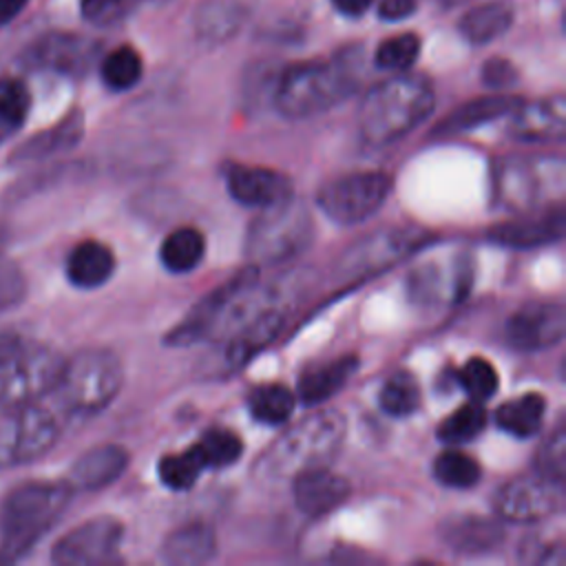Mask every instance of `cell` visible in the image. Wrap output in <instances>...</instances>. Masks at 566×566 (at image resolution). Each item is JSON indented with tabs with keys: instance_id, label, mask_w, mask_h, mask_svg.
Listing matches in <instances>:
<instances>
[{
	"instance_id": "6da1fadb",
	"label": "cell",
	"mask_w": 566,
	"mask_h": 566,
	"mask_svg": "<svg viewBox=\"0 0 566 566\" xmlns=\"http://www.w3.org/2000/svg\"><path fill=\"white\" fill-rule=\"evenodd\" d=\"M358 66V51H343L332 60H312L287 66L272 93L276 111L285 117L301 119L332 108L354 91Z\"/></svg>"
},
{
	"instance_id": "7a4b0ae2",
	"label": "cell",
	"mask_w": 566,
	"mask_h": 566,
	"mask_svg": "<svg viewBox=\"0 0 566 566\" xmlns=\"http://www.w3.org/2000/svg\"><path fill=\"white\" fill-rule=\"evenodd\" d=\"M347 433V420L336 409H316L285 429L259 458L256 475L261 480H292L294 475L327 467L340 451Z\"/></svg>"
},
{
	"instance_id": "3957f363",
	"label": "cell",
	"mask_w": 566,
	"mask_h": 566,
	"mask_svg": "<svg viewBox=\"0 0 566 566\" xmlns=\"http://www.w3.org/2000/svg\"><path fill=\"white\" fill-rule=\"evenodd\" d=\"M433 104L436 95L424 77L398 73L363 97L358 130L374 146L398 142L431 115Z\"/></svg>"
},
{
	"instance_id": "277c9868",
	"label": "cell",
	"mask_w": 566,
	"mask_h": 566,
	"mask_svg": "<svg viewBox=\"0 0 566 566\" xmlns=\"http://www.w3.org/2000/svg\"><path fill=\"white\" fill-rule=\"evenodd\" d=\"M71 493L66 482H27L9 491L0 506L4 559L27 553L60 517Z\"/></svg>"
},
{
	"instance_id": "5b68a950",
	"label": "cell",
	"mask_w": 566,
	"mask_h": 566,
	"mask_svg": "<svg viewBox=\"0 0 566 566\" xmlns=\"http://www.w3.org/2000/svg\"><path fill=\"white\" fill-rule=\"evenodd\" d=\"M64 358L44 343L0 334V405L35 402L53 391Z\"/></svg>"
},
{
	"instance_id": "8992f818",
	"label": "cell",
	"mask_w": 566,
	"mask_h": 566,
	"mask_svg": "<svg viewBox=\"0 0 566 566\" xmlns=\"http://www.w3.org/2000/svg\"><path fill=\"white\" fill-rule=\"evenodd\" d=\"M314 239V219L294 197L261 208L245 232L250 265H276L298 256Z\"/></svg>"
},
{
	"instance_id": "52a82bcc",
	"label": "cell",
	"mask_w": 566,
	"mask_h": 566,
	"mask_svg": "<svg viewBox=\"0 0 566 566\" xmlns=\"http://www.w3.org/2000/svg\"><path fill=\"white\" fill-rule=\"evenodd\" d=\"M122 382L124 369L113 352L84 349L64 360L53 391L73 413L93 416L115 400Z\"/></svg>"
},
{
	"instance_id": "ba28073f",
	"label": "cell",
	"mask_w": 566,
	"mask_h": 566,
	"mask_svg": "<svg viewBox=\"0 0 566 566\" xmlns=\"http://www.w3.org/2000/svg\"><path fill=\"white\" fill-rule=\"evenodd\" d=\"M495 199L500 206L526 212L539 203H559L564 164L559 157H511L497 166Z\"/></svg>"
},
{
	"instance_id": "9c48e42d",
	"label": "cell",
	"mask_w": 566,
	"mask_h": 566,
	"mask_svg": "<svg viewBox=\"0 0 566 566\" xmlns=\"http://www.w3.org/2000/svg\"><path fill=\"white\" fill-rule=\"evenodd\" d=\"M391 177L380 170H360L327 181L316 203L323 214L336 223L354 226L367 221L385 206L391 195Z\"/></svg>"
},
{
	"instance_id": "30bf717a",
	"label": "cell",
	"mask_w": 566,
	"mask_h": 566,
	"mask_svg": "<svg viewBox=\"0 0 566 566\" xmlns=\"http://www.w3.org/2000/svg\"><path fill=\"white\" fill-rule=\"evenodd\" d=\"M60 433L55 416L35 402L7 407L0 418V469L29 464L51 451Z\"/></svg>"
},
{
	"instance_id": "8fae6325",
	"label": "cell",
	"mask_w": 566,
	"mask_h": 566,
	"mask_svg": "<svg viewBox=\"0 0 566 566\" xmlns=\"http://www.w3.org/2000/svg\"><path fill=\"white\" fill-rule=\"evenodd\" d=\"M424 241L427 234L411 228H385L367 234L340 254L334 268L336 279L343 283H358L363 279L376 276L405 261Z\"/></svg>"
},
{
	"instance_id": "7c38bea8",
	"label": "cell",
	"mask_w": 566,
	"mask_h": 566,
	"mask_svg": "<svg viewBox=\"0 0 566 566\" xmlns=\"http://www.w3.org/2000/svg\"><path fill=\"white\" fill-rule=\"evenodd\" d=\"M564 504V482L551 480L542 473L513 478L504 482L495 497L493 509L500 520L513 524H533L548 520Z\"/></svg>"
},
{
	"instance_id": "4fadbf2b",
	"label": "cell",
	"mask_w": 566,
	"mask_h": 566,
	"mask_svg": "<svg viewBox=\"0 0 566 566\" xmlns=\"http://www.w3.org/2000/svg\"><path fill=\"white\" fill-rule=\"evenodd\" d=\"M124 528L115 517L102 515L82 522L62 535L51 551V559L60 566H93L115 557Z\"/></svg>"
},
{
	"instance_id": "5bb4252c",
	"label": "cell",
	"mask_w": 566,
	"mask_h": 566,
	"mask_svg": "<svg viewBox=\"0 0 566 566\" xmlns=\"http://www.w3.org/2000/svg\"><path fill=\"white\" fill-rule=\"evenodd\" d=\"M566 332V312L562 303L535 301L515 310L506 325L504 336L517 352H542L557 345Z\"/></svg>"
},
{
	"instance_id": "9a60e30c",
	"label": "cell",
	"mask_w": 566,
	"mask_h": 566,
	"mask_svg": "<svg viewBox=\"0 0 566 566\" xmlns=\"http://www.w3.org/2000/svg\"><path fill=\"white\" fill-rule=\"evenodd\" d=\"M226 186L234 201L259 210L292 197L290 177L265 166L232 164L226 170Z\"/></svg>"
},
{
	"instance_id": "2e32d148",
	"label": "cell",
	"mask_w": 566,
	"mask_h": 566,
	"mask_svg": "<svg viewBox=\"0 0 566 566\" xmlns=\"http://www.w3.org/2000/svg\"><path fill=\"white\" fill-rule=\"evenodd\" d=\"M564 228H566L564 208L562 203H555L537 214H524L520 219H511L493 226L489 230V239L506 248L526 250V248H537V245L559 241L564 234Z\"/></svg>"
},
{
	"instance_id": "e0dca14e",
	"label": "cell",
	"mask_w": 566,
	"mask_h": 566,
	"mask_svg": "<svg viewBox=\"0 0 566 566\" xmlns=\"http://www.w3.org/2000/svg\"><path fill=\"white\" fill-rule=\"evenodd\" d=\"M349 482L327 467L307 469L292 478L294 504L310 517H323L349 497Z\"/></svg>"
},
{
	"instance_id": "ac0fdd59",
	"label": "cell",
	"mask_w": 566,
	"mask_h": 566,
	"mask_svg": "<svg viewBox=\"0 0 566 566\" xmlns=\"http://www.w3.org/2000/svg\"><path fill=\"white\" fill-rule=\"evenodd\" d=\"M511 135L522 142H562L566 135V104L562 95L520 104L511 113Z\"/></svg>"
},
{
	"instance_id": "d6986e66",
	"label": "cell",
	"mask_w": 566,
	"mask_h": 566,
	"mask_svg": "<svg viewBox=\"0 0 566 566\" xmlns=\"http://www.w3.org/2000/svg\"><path fill=\"white\" fill-rule=\"evenodd\" d=\"M128 467V453L119 444H97L84 451L66 475V486L75 491H99L113 484Z\"/></svg>"
},
{
	"instance_id": "ffe728a7",
	"label": "cell",
	"mask_w": 566,
	"mask_h": 566,
	"mask_svg": "<svg viewBox=\"0 0 566 566\" xmlns=\"http://www.w3.org/2000/svg\"><path fill=\"white\" fill-rule=\"evenodd\" d=\"M93 55V42L71 33H51L42 38L38 44H33V49L29 51V62L40 69L77 75L88 69Z\"/></svg>"
},
{
	"instance_id": "44dd1931",
	"label": "cell",
	"mask_w": 566,
	"mask_h": 566,
	"mask_svg": "<svg viewBox=\"0 0 566 566\" xmlns=\"http://www.w3.org/2000/svg\"><path fill=\"white\" fill-rule=\"evenodd\" d=\"M356 369H358V358L354 354H345L334 360L310 367L307 371L301 374L296 382V391H294L296 400L307 407L323 405L349 382Z\"/></svg>"
},
{
	"instance_id": "7402d4cb",
	"label": "cell",
	"mask_w": 566,
	"mask_h": 566,
	"mask_svg": "<svg viewBox=\"0 0 566 566\" xmlns=\"http://www.w3.org/2000/svg\"><path fill=\"white\" fill-rule=\"evenodd\" d=\"M440 537L453 553L478 555L497 548L504 539V531L491 517L455 515L442 522Z\"/></svg>"
},
{
	"instance_id": "603a6c76",
	"label": "cell",
	"mask_w": 566,
	"mask_h": 566,
	"mask_svg": "<svg viewBox=\"0 0 566 566\" xmlns=\"http://www.w3.org/2000/svg\"><path fill=\"white\" fill-rule=\"evenodd\" d=\"M217 535L203 522H190L175 528L161 544V557L175 566H199L214 557Z\"/></svg>"
},
{
	"instance_id": "cb8c5ba5",
	"label": "cell",
	"mask_w": 566,
	"mask_h": 566,
	"mask_svg": "<svg viewBox=\"0 0 566 566\" xmlns=\"http://www.w3.org/2000/svg\"><path fill=\"white\" fill-rule=\"evenodd\" d=\"M115 272V254L102 241L77 243L66 259V276L75 287L93 290L104 285Z\"/></svg>"
},
{
	"instance_id": "d4e9b609",
	"label": "cell",
	"mask_w": 566,
	"mask_h": 566,
	"mask_svg": "<svg viewBox=\"0 0 566 566\" xmlns=\"http://www.w3.org/2000/svg\"><path fill=\"white\" fill-rule=\"evenodd\" d=\"M520 104H522V99L515 95H486V97L471 99V102L458 106L455 111H451L444 117V122L438 126L436 133L451 135V133H462V130L482 126L486 122L511 115Z\"/></svg>"
},
{
	"instance_id": "484cf974",
	"label": "cell",
	"mask_w": 566,
	"mask_h": 566,
	"mask_svg": "<svg viewBox=\"0 0 566 566\" xmlns=\"http://www.w3.org/2000/svg\"><path fill=\"white\" fill-rule=\"evenodd\" d=\"M546 411V398L542 394L528 391L500 405L495 411V422L502 431L515 438H531L542 427Z\"/></svg>"
},
{
	"instance_id": "4316f807",
	"label": "cell",
	"mask_w": 566,
	"mask_h": 566,
	"mask_svg": "<svg viewBox=\"0 0 566 566\" xmlns=\"http://www.w3.org/2000/svg\"><path fill=\"white\" fill-rule=\"evenodd\" d=\"M245 18L241 0H206L195 18L199 38L206 42H223L232 38Z\"/></svg>"
},
{
	"instance_id": "83f0119b",
	"label": "cell",
	"mask_w": 566,
	"mask_h": 566,
	"mask_svg": "<svg viewBox=\"0 0 566 566\" xmlns=\"http://www.w3.org/2000/svg\"><path fill=\"white\" fill-rule=\"evenodd\" d=\"M206 254V237L190 226L172 230L159 248V259L166 270L175 274H186L195 270Z\"/></svg>"
},
{
	"instance_id": "f1b7e54d",
	"label": "cell",
	"mask_w": 566,
	"mask_h": 566,
	"mask_svg": "<svg viewBox=\"0 0 566 566\" xmlns=\"http://www.w3.org/2000/svg\"><path fill=\"white\" fill-rule=\"evenodd\" d=\"M513 22V13L504 4H482L471 11H467L460 22L458 31L460 35L471 44H486L502 33L509 31Z\"/></svg>"
},
{
	"instance_id": "f546056e",
	"label": "cell",
	"mask_w": 566,
	"mask_h": 566,
	"mask_svg": "<svg viewBox=\"0 0 566 566\" xmlns=\"http://www.w3.org/2000/svg\"><path fill=\"white\" fill-rule=\"evenodd\" d=\"M296 394L279 382H268L259 385L250 398H248V409L254 420L263 424H285L290 416L294 413L296 407Z\"/></svg>"
},
{
	"instance_id": "4dcf8cb0",
	"label": "cell",
	"mask_w": 566,
	"mask_h": 566,
	"mask_svg": "<svg viewBox=\"0 0 566 566\" xmlns=\"http://www.w3.org/2000/svg\"><path fill=\"white\" fill-rule=\"evenodd\" d=\"M422 400L420 382L409 371H396L389 376L378 394V405L387 416L394 418H407L418 411Z\"/></svg>"
},
{
	"instance_id": "1f68e13d",
	"label": "cell",
	"mask_w": 566,
	"mask_h": 566,
	"mask_svg": "<svg viewBox=\"0 0 566 566\" xmlns=\"http://www.w3.org/2000/svg\"><path fill=\"white\" fill-rule=\"evenodd\" d=\"M192 449L197 451L206 469H223L234 464L241 458L243 442L234 431L214 427L201 433V438L192 444Z\"/></svg>"
},
{
	"instance_id": "d6a6232c",
	"label": "cell",
	"mask_w": 566,
	"mask_h": 566,
	"mask_svg": "<svg viewBox=\"0 0 566 566\" xmlns=\"http://www.w3.org/2000/svg\"><path fill=\"white\" fill-rule=\"evenodd\" d=\"M486 427V411L484 407L473 400L462 407H458L453 413H449L438 424V438L447 444H464L480 436Z\"/></svg>"
},
{
	"instance_id": "836d02e7",
	"label": "cell",
	"mask_w": 566,
	"mask_h": 566,
	"mask_svg": "<svg viewBox=\"0 0 566 566\" xmlns=\"http://www.w3.org/2000/svg\"><path fill=\"white\" fill-rule=\"evenodd\" d=\"M29 91L20 80H0V142L9 139L20 130L29 115Z\"/></svg>"
},
{
	"instance_id": "e575fe53",
	"label": "cell",
	"mask_w": 566,
	"mask_h": 566,
	"mask_svg": "<svg viewBox=\"0 0 566 566\" xmlns=\"http://www.w3.org/2000/svg\"><path fill=\"white\" fill-rule=\"evenodd\" d=\"M433 475L440 484H444L449 489H469L480 482L482 469L471 455H467L458 449H449L436 458Z\"/></svg>"
},
{
	"instance_id": "d590c367",
	"label": "cell",
	"mask_w": 566,
	"mask_h": 566,
	"mask_svg": "<svg viewBox=\"0 0 566 566\" xmlns=\"http://www.w3.org/2000/svg\"><path fill=\"white\" fill-rule=\"evenodd\" d=\"M201 471H206V467L192 447H188L179 453L164 455L157 467V475H159L161 484L172 491L190 489L199 480Z\"/></svg>"
},
{
	"instance_id": "8d00e7d4",
	"label": "cell",
	"mask_w": 566,
	"mask_h": 566,
	"mask_svg": "<svg viewBox=\"0 0 566 566\" xmlns=\"http://www.w3.org/2000/svg\"><path fill=\"white\" fill-rule=\"evenodd\" d=\"M142 77V57L130 46L111 51L102 62V80L113 91H126Z\"/></svg>"
},
{
	"instance_id": "74e56055",
	"label": "cell",
	"mask_w": 566,
	"mask_h": 566,
	"mask_svg": "<svg viewBox=\"0 0 566 566\" xmlns=\"http://www.w3.org/2000/svg\"><path fill=\"white\" fill-rule=\"evenodd\" d=\"M458 380L462 385V389L478 402L489 400L500 385V376L497 369L482 356H473L469 358L458 374Z\"/></svg>"
},
{
	"instance_id": "f35d334b",
	"label": "cell",
	"mask_w": 566,
	"mask_h": 566,
	"mask_svg": "<svg viewBox=\"0 0 566 566\" xmlns=\"http://www.w3.org/2000/svg\"><path fill=\"white\" fill-rule=\"evenodd\" d=\"M420 53V38L413 33H400L394 35L376 49V66L385 71H396L402 73L407 71Z\"/></svg>"
},
{
	"instance_id": "ab89813d",
	"label": "cell",
	"mask_w": 566,
	"mask_h": 566,
	"mask_svg": "<svg viewBox=\"0 0 566 566\" xmlns=\"http://www.w3.org/2000/svg\"><path fill=\"white\" fill-rule=\"evenodd\" d=\"M80 130H82V122L71 117L66 122H62L57 128L49 130V133H42L38 137H33L20 153L18 157L22 159H38L42 155H49V153H55V150H64L69 146L75 144V139L80 137Z\"/></svg>"
},
{
	"instance_id": "60d3db41",
	"label": "cell",
	"mask_w": 566,
	"mask_h": 566,
	"mask_svg": "<svg viewBox=\"0 0 566 566\" xmlns=\"http://www.w3.org/2000/svg\"><path fill=\"white\" fill-rule=\"evenodd\" d=\"M564 469H566V433L564 424H557L555 431L542 442L537 451V473L564 482Z\"/></svg>"
},
{
	"instance_id": "b9f144b4",
	"label": "cell",
	"mask_w": 566,
	"mask_h": 566,
	"mask_svg": "<svg viewBox=\"0 0 566 566\" xmlns=\"http://www.w3.org/2000/svg\"><path fill=\"white\" fill-rule=\"evenodd\" d=\"M24 290L22 272L9 261H0V310L15 305L24 296Z\"/></svg>"
},
{
	"instance_id": "7bdbcfd3",
	"label": "cell",
	"mask_w": 566,
	"mask_h": 566,
	"mask_svg": "<svg viewBox=\"0 0 566 566\" xmlns=\"http://www.w3.org/2000/svg\"><path fill=\"white\" fill-rule=\"evenodd\" d=\"M80 9L84 20L97 27H106L122 15L124 0H82Z\"/></svg>"
},
{
	"instance_id": "ee69618b",
	"label": "cell",
	"mask_w": 566,
	"mask_h": 566,
	"mask_svg": "<svg viewBox=\"0 0 566 566\" xmlns=\"http://www.w3.org/2000/svg\"><path fill=\"white\" fill-rule=\"evenodd\" d=\"M515 77H517V73H515L513 64L506 62V60H500V57L489 60V62L484 64V69H482V80H484V84H489V86H493V88H504V86L513 84Z\"/></svg>"
},
{
	"instance_id": "f6af8a7d",
	"label": "cell",
	"mask_w": 566,
	"mask_h": 566,
	"mask_svg": "<svg viewBox=\"0 0 566 566\" xmlns=\"http://www.w3.org/2000/svg\"><path fill=\"white\" fill-rule=\"evenodd\" d=\"M413 11H416V0H380L378 2V15L389 22L405 20Z\"/></svg>"
},
{
	"instance_id": "bcb514c9",
	"label": "cell",
	"mask_w": 566,
	"mask_h": 566,
	"mask_svg": "<svg viewBox=\"0 0 566 566\" xmlns=\"http://www.w3.org/2000/svg\"><path fill=\"white\" fill-rule=\"evenodd\" d=\"M332 2H334L336 11H340L343 15H352L354 18V15L365 13L374 0H332Z\"/></svg>"
},
{
	"instance_id": "7dc6e473",
	"label": "cell",
	"mask_w": 566,
	"mask_h": 566,
	"mask_svg": "<svg viewBox=\"0 0 566 566\" xmlns=\"http://www.w3.org/2000/svg\"><path fill=\"white\" fill-rule=\"evenodd\" d=\"M24 4L27 0H0V24L11 22L22 11Z\"/></svg>"
}]
</instances>
